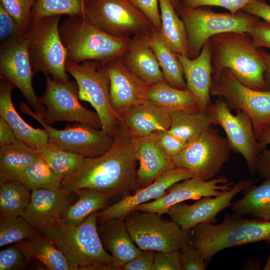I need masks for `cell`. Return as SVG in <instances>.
Returning a JSON list of instances; mask_svg holds the SVG:
<instances>
[{
	"label": "cell",
	"mask_w": 270,
	"mask_h": 270,
	"mask_svg": "<svg viewBox=\"0 0 270 270\" xmlns=\"http://www.w3.org/2000/svg\"><path fill=\"white\" fill-rule=\"evenodd\" d=\"M98 212L78 226L61 219L42 234L64 255L71 270H116L98 230Z\"/></svg>",
	"instance_id": "obj_2"
},
{
	"label": "cell",
	"mask_w": 270,
	"mask_h": 270,
	"mask_svg": "<svg viewBox=\"0 0 270 270\" xmlns=\"http://www.w3.org/2000/svg\"><path fill=\"white\" fill-rule=\"evenodd\" d=\"M154 29L132 37L120 56L130 70L150 86L166 81L150 44V35Z\"/></svg>",
	"instance_id": "obj_23"
},
{
	"label": "cell",
	"mask_w": 270,
	"mask_h": 270,
	"mask_svg": "<svg viewBox=\"0 0 270 270\" xmlns=\"http://www.w3.org/2000/svg\"><path fill=\"white\" fill-rule=\"evenodd\" d=\"M194 176H198L186 168L175 167L169 170L134 194L126 195L118 202L98 212V220L102 222L111 218L124 220L140 205L162 196L175 183Z\"/></svg>",
	"instance_id": "obj_20"
},
{
	"label": "cell",
	"mask_w": 270,
	"mask_h": 270,
	"mask_svg": "<svg viewBox=\"0 0 270 270\" xmlns=\"http://www.w3.org/2000/svg\"><path fill=\"white\" fill-rule=\"evenodd\" d=\"M14 244L23 252L28 262L38 260L50 270H71L63 253L41 232Z\"/></svg>",
	"instance_id": "obj_28"
},
{
	"label": "cell",
	"mask_w": 270,
	"mask_h": 270,
	"mask_svg": "<svg viewBox=\"0 0 270 270\" xmlns=\"http://www.w3.org/2000/svg\"><path fill=\"white\" fill-rule=\"evenodd\" d=\"M264 241L270 244V221L226 214L220 224L204 222L190 231V244L208 264L221 250Z\"/></svg>",
	"instance_id": "obj_4"
},
{
	"label": "cell",
	"mask_w": 270,
	"mask_h": 270,
	"mask_svg": "<svg viewBox=\"0 0 270 270\" xmlns=\"http://www.w3.org/2000/svg\"><path fill=\"white\" fill-rule=\"evenodd\" d=\"M153 270H182L178 250L155 252Z\"/></svg>",
	"instance_id": "obj_47"
},
{
	"label": "cell",
	"mask_w": 270,
	"mask_h": 270,
	"mask_svg": "<svg viewBox=\"0 0 270 270\" xmlns=\"http://www.w3.org/2000/svg\"><path fill=\"white\" fill-rule=\"evenodd\" d=\"M161 28L158 34L166 46L176 54L188 57V40L185 25L170 0H158Z\"/></svg>",
	"instance_id": "obj_30"
},
{
	"label": "cell",
	"mask_w": 270,
	"mask_h": 270,
	"mask_svg": "<svg viewBox=\"0 0 270 270\" xmlns=\"http://www.w3.org/2000/svg\"><path fill=\"white\" fill-rule=\"evenodd\" d=\"M88 0H36L32 9V22L42 18L66 14L84 16Z\"/></svg>",
	"instance_id": "obj_39"
},
{
	"label": "cell",
	"mask_w": 270,
	"mask_h": 270,
	"mask_svg": "<svg viewBox=\"0 0 270 270\" xmlns=\"http://www.w3.org/2000/svg\"><path fill=\"white\" fill-rule=\"evenodd\" d=\"M257 140L262 149L266 148L267 145L270 144V126L264 130L258 136Z\"/></svg>",
	"instance_id": "obj_54"
},
{
	"label": "cell",
	"mask_w": 270,
	"mask_h": 270,
	"mask_svg": "<svg viewBox=\"0 0 270 270\" xmlns=\"http://www.w3.org/2000/svg\"><path fill=\"white\" fill-rule=\"evenodd\" d=\"M36 0H0V3L26 34L32 24V12Z\"/></svg>",
	"instance_id": "obj_41"
},
{
	"label": "cell",
	"mask_w": 270,
	"mask_h": 270,
	"mask_svg": "<svg viewBox=\"0 0 270 270\" xmlns=\"http://www.w3.org/2000/svg\"><path fill=\"white\" fill-rule=\"evenodd\" d=\"M34 74L28 52L26 34L16 40L0 46V78L18 88L34 112L43 116L45 108L36 95L32 84Z\"/></svg>",
	"instance_id": "obj_16"
},
{
	"label": "cell",
	"mask_w": 270,
	"mask_h": 270,
	"mask_svg": "<svg viewBox=\"0 0 270 270\" xmlns=\"http://www.w3.org/2000/svg\"><path fill=\"white\" fill-rule=\"evenodd\" d=\"M70 194L61 188L56 190H33L30 202L22 216L42 233L61 219L63 212L70 205Z\"/></svg>",
	"instance_id": "obj_22"
},
{
	"label": "cell",
	"mask_w": 270,
	"mask_h": 270,
	"mask_svg": "<svg viewBox=\"0 0 270 270\" xmlns=\"http://www.w3.org/2000/svg\"><path fill=\"white\" fill-rule=\"evenodd\" d=\"M157 138L166 152L172 158L180 152L187 144L171 134L168 130L161 132Z\"/></svg>",
	"instance_id": "obj_50"
},
{
	"label": "cell",
	"mask_w": 270,
	"mask_h": 270,
	"mask_svg": "<svg viewBox=\"0 0 270 270\" xmlns=\"http://www.w3.org/2000/svg\"><path fill=\"white\" fill-rule=\"evenodd\" d=\"M264 270H270V254L268 256L266 264L263 268Z\"/></svg>",
	"instance_id": "obj_56"
},
{
	"label": "cell",
	"mask_w": 270,
	"mask_h": 270,
	"mask_svg": "<svg viewBox=\"0 0 270 270\" xmlns=\"http://www.w3.org/2000/svg\"><path fill=\"white\" fill-rule=\"evenodd\" d=\"M26 34L0 3V46L16 40Z\"/></svg>",
	"instance_id": "obj_42"
},
{
	"label": "cell",
	"mask_w": 270,
	"mask_h": 270,
	"mask_svg": "<svg viewBox=\"0 0 270 270\" xmlns=\"http://www.w3.org/2000/svg\"><path fill=\"white\" fill-rule=\"evenodd\" d=\"M59 32L67 50V60L75 63L87 60L106 63L119 58L131 38L110 36L82 16L64 20Z\"/></svg>",
	"instance_id": "obj_5"
},
{
	"label": "cell",
	"mask_w": 270,
	"mask_h": 270,
	"mask_svg": "<svg viewBox=\"0 0 270 270\" xmlns=\"http://www.w3.org/2000/svg\"><path fill=\"white\" fill-rule=\"evenodd\" d=\"M181 0H170V2L174 8L181 2Z\"/></svg>",
	"instance_id": "obj_57"
},
{
	"label": "cell",
	"mask_w": 270,
	"mask_h": 270,
	"mask_svg": "<svg viewBox=\"0 0 270 270\" xmlns=\"http://www.w3.org/2000/svg\"><path fill=\"white\" fill-rule=\"evenodd\" d=\"M39 158L36 148L20 140L0 146V182L16 180Z\"/></svg>",
	"instance_id": "obj_31"
},
{
	"label": "cell",
	"mask_w": 270,
	"mask_h": 270,
	"mask_svg": "<svg viewBox=\"0 0 270 270\" xmlns=\"http://www.w3.org/2000/svg\"><path fill=\"white\" fill-rule=\"evenodd\" d=\"M174 10L182 20L188 40V57L193 59L200 52L204 43L218 34L248 32L253 24L260 20L240 10L236 14L216 12L202 6L192 8L180 3Z\"/></svg>",
	"instance_id": "obj_6"
},
{
	"label": "cell",
	"mask_w": 270,
	"mask_h": 270,
	"mask_svg": "<svg viewBox=\"0 0 270 270\" xmlns=\"http://www.w3.org/2000/svg\"><path fill=\"white\" fill-rule=\"evenodd\" d=\"M256 180L250 178L239 180L232 188L216 196H204L188 204L180 202L172 206L167 214L170 220L177 223L186 232L204 222L216 224L217 215L231 206L232 200Z\"/></svg>",
	"instance_id": "obj_17"
},
{
	"label": "cell",
	"mask_w": 270,
	"mask_h": 270,
	"mask_svg": "<svg viewBox=\"0 0 270 270\" xmlns=\"http://www.w3.org/2000/svg\"><path fill=\"white\" fill-rule=\"evenodd\" d=\"M0 80V116L8 122L19 140L36 149L47 143L48 136L46 131L28 124L16 110L12 98L15 86L7 80Z\"/></svg>",
	"instance_id": "obj_27"
},
{
	"label": "cell",
	"mask_w": 270,
	"mask_h": 270,
	"mask_svg": "<svg viewBox=\"0 0 270 270\" xmlns=\"http://www.w3.org/2000/svg\"><path fill=\"white\" fill-rule=\"evenodd\" d=\"M146 100L165 109L170 114L176 112H200L197 100L188 89L174 88L166 81L150 86Z\"/></svg>",
	"instance_id": "obj_29"
},
{
	"label": "cell",
	"mask_w": 270,
	"mask_h": 270,
	"mask_svg": "<svg viewBox=\"0 0 270 270\" xmlns=\"http://www.w3.org/2000/svg\"><path fill=\"white\" fill-rule=\"evenodd\" d=\"M114 138L108 151L97 157L86 158L78 170L62 180L60 188L70 194L90 188L114 196L134 184L138 162L134 140L118 131Z\"/></svg>",
	"instance_id": "obj_1"
},
{
	"label": "cell",
	"mask_w": 270,
	"mask_h": 270,
	"mask_svg": "<svg viewBox=\"0 0 270 270\" xmlns=\"http://www.w3.org/2000/svg\"><path fill=\"white\" fill-rule=\"evenodd\" d=\"M254 46L270 49V24L260 20L254 22L248 32Z\"/></svg>",
	"instance_id": "obj_48"
},
{
	"label": "cell",
	"mask_w": 270,
	"mask_h": 270,
	"mask_svg": "<svg viewBox=\"0 0 270 270\" xmlns=\"http://www.w3.org/2000/svg\"><path fill=\"white\" fill-rule=\"evenodd\" d=\"M205 112L212 124L218 125L224 130L231 149L243 156L250 173L256 172L258 156L264 150L256 139L252 121L248 114L236 110V114H233L221 97L210 104Z\"/></svg>",
	"instance_id": "obj_15"
},
{
	"label": "cell",
	"mask_w": 270,
	"mask_h": 270,
	"mask_svg": "<svg viewBox=\"0 0 270 270\" xmlns=\"http://www.w3.org/2000/svg\"><path fill=\"white\" fill-rule=\"evenodd\" d=\"M20 109L42 126L48 134L49 142L84 158L102 155L114 142V138L102 128L80 123L68 124L63 130L54 128L44 122L42 114L32 110L24 101L20 104Z\"/></svg>",
	"instance_id": "obj_13"
},
{
	"label": "cell",
	"mask_w": 270,
	"mask_h": 270,
	"mask_svg": "<svg viewBox=\"0 0 270 270\" xmlns=\"http://www.w3.org/2000/svg\"><path fill=\"white\" fill-rule=\"evenodd\" d=\"M182 270H205L208 264L200 253L190 242L183 244L178 250Z\"/></svg>",
	"instance_id": "obj_43"
},
{
	"label": "cell",
	"mask_w": 270,
	"mask_h": 270,
	"mask_svg": "<svg viewBox=\"0 0 270 270\" xmlns=\"http://www.w3.org/2000/svg\"><path fill=\"white\" fill-rule=\"evenodd\" d=\"M168 132L188 144L204 132L212 124L206 112H176L170 114Z\"/></svg>",
	"instance_id": "obj_35"
},
{
	"label": "cell",
	"mask_w": 270,
	"mask_h": 270,
	"mask_svg": "<svg viewBox=\"0 0 270 270\" xmlns=\"http://www.w3.org/2000/svg\"><path fill=\"white\" fill-rule=\"evenodd\" d=\"M16 181L30 190L60 188L62 178L40 157L30 164L17 178Z\"/></svg>",
	"instance_id": "obj_38"
},
{
	"label": "cell",
	"mask_w": 270,
	"mask_h": 270,
	"mask_svg": "<svg viewBox=\"0 0 270 270\" xmlns=\"http://www.w3.org/2000/svg\"><path fill=\"white\" fill-rule=\"evenodd\" d=\"M18 140L8 122L0 116V146L12 144Z\"/></svg>",
	"instance_id": "obj_52"
},
{
	"label": "cell",
	"mask_w": 270,
	"mask_h": 270,
	"mask_svg": "<svg viewBox=\"0 0 270 270\" xmlns=\"http://www.w3.org/2000/svg\"><path fill=\"white\" fill-rule=\"evenodd\" d=\"M27 262L23 252L15 244L0 252V270L22 269Z\"/></svg>",
	"instance_id": "obj_44"
},
{
	"label": "cell",
	"mask_w": 270,
	"mask_h": 270,
	"mask_svg": "<svg viewBox=\"0 0 270 270\" xmlns=\"http://www.w3.org/2000/svg\"><path fill=\"white\" fill-rule=\"evenodd\" d=\"M150 20L158 32L161 28V18L158 0H128Z\"/></svg>",
	"instance_id": "obj_46"
},
{
	"label": "cell",
	"mask_w": 270,
	"mask_h": 270,
	"mask_svg": "<svg viewBox=\"0 0 270 270\" xmlns=\"http://www.w3.org/2000/svg\"><path fill=\"white\" fill-rule=\"evenodd\" d=\"M260 50L264 57L266 63V68L264 74V77L268 90H270V54L263 49Z\"/></svg>",
	"instance_id": "obj_55"
},
{
	"label": "cell",
	"mask_w": 270,
	"mask_h": 270,
	"mask_svg": "<svg viewBox=\"0 0 270 270\" xmlns=\"http://www.w3.org/2000/svg\"><path fill=\"white\" fill-rule=\"evenodd\" d=\"M243 191L242 197L231 206L233 214L270 221V178H265L258 186L252 184Z\"/></svg>",
	"instance_id": "obj_32"
},
{
	"label": "cell",
	"mask_w": 270,
	"mask_h": 270,
	"mask_svg": "<svg viewBox=\"0 0 270 270\" xmlns=\"http://www.w3.org/2000/svg\"><path fill=\"white\" fill-rule=\"evenodd\" d=\"M31 198V191L16 180L0 182V216H22Z\"/></svg>",
	"instance_id": "obj_36"
},
{
	"label": "cell",
	"mask_w": 270,
	"mask_h": 270,
	"mask_svg": "<svg viewBox=\"0 0 270 270\" xmlns=\"http://www.w3.org/2000/svg\"><path fill=\"white\" fill-rule=\"evenodd\" d=\"M178 56L183 67L187 89L195 96L200 112H205L210 104L212 83V49L209 40L195 58H190L184 54H178Z\"/></svg>",
	"instance_id": "obj_24"
},
{
	"label": "cell",
	"mask_w": 270,
	"mask_h": 270,
	"mask_svg": "<svg viewBox=\"0 0 270 270\" xmlns=\"http://www.w3.org/2000/svg\"><path fill=\"white\" fill-rule=\"evenodd\" d=\"M251 0H182L180 3L192 8L201 6H220L236 14L242 10Z\"/></svg>",
	"instance_id": "obj_45"
},
{
	"label": "cell",
	"mask_w": 270,
	"mask_h": 270,
	"mask_svg": "<svg viewBox=\"0 0 270 270\" xmlns=\"http://www.w3.org/2000/svg\"><path fill=\"white\" fill-rule=\"evenodd\" d=\"M226 138L211 126L172 158L176 167L195 172L204 180L215 178L230 156Z\"/></svg>",
	"instance_id": "obj_12"
},
{
	"label": "cell",
	"mask_w": 270,
	"mask_h": 270,
	"mask_svg": "<svg viewBox=\"0 0 270 270\" xmlns=\"http://www.w3.org/2000/svg\"><path fill=\"white\" fill-rule=\"evenodd\" d=\"M170 121L168 112L146 100L118 114L117 131L133 139L156 136L170 129Z\"/></svg>",
	"instance_id": "obj_19"
},
{
	"label": "cell",
	"mask_w": 270,
	"mask_h": 270,
	"mask_svg": "<svg viewBox=\"0 0 270 270\" xmlns=\"http://www.w3.org/2000/svg\"><path fill=\"white\" fill-rule=\"evenodd\" d=\"M98 230L104 246L112 258L116 270L122 269L142 250L134 242L124 220L111 218L100 222Z\"/></svg>",
	"instance_id": "obj_26"
},
{
	"label": "cell",
	"mask_w": 270,
	"mask_h": 270,
	"mask_svg": "<svg viewBox=\"0 0 270 270\" xmlns=\"http://www.w3.org/2000/svg\"><path fill=\"white\" fill-rule=\"evenodd\" d=\"M150 41L165 80L174 88L186 90L183 67L178 54L166 46L155 29L151 32Z\"/></svg>",
	"instance_id": "obj_34"
},
{
	"label": "cell",
	"mask_w": 270,
	"mask_h": 270,
	"mask_svg": "<svg viewBox=\"0 0 270 270\" xmlns=\"http://www.w3.org/2000/svg\"><path fill=\"white\" fill-rule=\"evenodd\" d=\"M154 251L141 250L132 260L123 266L124 270H153Z\"/></svg>",
	"instance_id": "obj_49"
},
{
	"label": "cell",
	"mask_w": 270,
	"mask_h": 270,
	"mask_svg": "<svg viewBox=\"0 0 270 270\" xmlns=\"http://www.w3.org/2000/svg\"><path fill=\"white\" fill-rule=\"evenodd\" d=\"M234 184L224 176L210 180L198 176L192 177L170 186L161 198L142 204L135 210L156 212L162 216L168 214L173 206L190 200H198L204 196H216L230 190Z\"/></svg>",
	"instance_id": "obj_18"
},
{
	"label": "cell",
	"mask_w": 270,
	"mask_h": 270,
	"mask_svg": "<svg viewBox=\"0 0 270 270\" xmlns=\"http://www.w3.org/2000/svg\"><path fill=\"white\" fill-rule=\"evenodd\" d=\"M78 200L70 204L61 216V220L66 224L78 226L92 214L104 209L113 195L90 188L75 190Z\"/></svg>",
	"instance_id": "obj_33"
},
{
	"label": "cell",
	"mask_w": 270,
	"mask_h": 270,
	"mask_svg": "<svg viewBox=\"0 0 270 270\" xmlns=\"http://www.w3.org/2000/svg\"><path fill=\"white\" fill-rule=\"evenodd\" d=\"M39 156L62 180L78 170L85 158L48 142L37 148Z\"/></svg>",
	"instance_id": "obj_37"
},
{
	"label": "cell",
	"mask_w": 270,
	"mask_h": 270,
	"mask_svg": "<svg viewBox=\"0 0 270 270\" xmlns=\"http://www.w3.org/2000/svg\"><path fill=\"white\" fill-rule=\"evenodd\" d=\"M242 10L270 24V4L264 0H251Z\"/></svg>",
	"instance_id": "obj_51"
},
{
	"label": "cell",
	"mask_w": 270,
	"mask_h": 270,
	"mask_svg": "<svg viewBox=\"0 0 270 270\" xmlns=\"http://www.w3.org/2000/svg\"><path fill=\"white\" fill-rule=\"evenodd\" d=\"M66 68L78 84L80 100L91 104L100 118L102 129L114 137L118 114L111 104L110 82L104 63L87 60L80 64L66 60Z\"/></svg>",
	"instance_id": "obj_8"
},
{
	"label": "cell",
	"mask_w": 270,
	"mask_h": 270,
	"mask_svg": "<svg viewBox=\"0 0 270 270\" xmlns=\"http://www.w3.org/2000/svg\"><path fill=\"white\" fill-rule=\"evenodd\" d=\"M46 90L39 98L45 108L42 119L47 124L68 121L102 128L96 112L85 108L79 102L78 86L76 81L62 82L46 76Z\"/></svg>",
	"instance_id": "obj_14"
},
{
	"label": "cell",
	"mask_w": 270,
	"mask_h": 270,
	"mask_svg": "<svg viewBox=\"0 0 270 270\" xmlns=\"http://www.w3.org/2000/svg\"><path fill=\"white\" fill-rule=\"evenodd\" d=\"M256 172L262 178H270V150L266 148L259 154Z\"/></svg>",
	"instance_id": "obj_53"
},
{
	"label": "cell",
	"mask_w": 270,
	"mask_h": 270,
	"mask_svg": "<svg viewBox=\"0 0 270 270\" xmlns=\"http://www.w3.org/2000/svg\"><path fill=\"white\" fill-rule=\"evenodd\" d=\"M210 94L222 98L230 109L240 110L250 117L257 138L270 126V90H257L238 81L224 68L212 76Z\"/></svg>",
	"instance_id": "obj_9"
},
{
	"label": "cell",
	"mask_w": 270,
	"mask_h": 270,
	"mask_svg": "<svg viewBox=\"0 0 270 270\" xmlns=\"http://www.w3.org/2000/svg\"><path fill=\"white\" fill-rule=\"evenodd\" d=\"M134 210L124 219L136 245L142 250L154 252L178 250L190 241V232L183 230L172 220L156 212Z\"/></svg>",
	"instance_id": "obj_10"
},
{
	"label": "cell",
	"mask_w": 270,
	"mask_h": 270,
	"mask_svg": "<svg viewBox=\"0 0 270 270\" xmlns=\"http://www.w3.org/2000/svg\"><path fill=\"white\" fill-rule=\"evenodd\" d=\"M60 15L47 16L32 22L26 33L28 52L34 74L42 72L54 80H69L66 68L67 50L59 32Z\"/></svg>",
	"instance_id": "obj_7"
},
{
	"label": "cell",
	"mask_w": 270,
	"mask_h": 270,
	"mask_svg": "<svg viewBox=\"0 0 270 270\" xmlns=\"http://www.w3.org/2000/svg\"><path fill=\"white\" fill-rule=\"evenodd\" d=\"M40 232L32 226L22 216H0V246L16 243L33 237Z\"/></svg>",
	"instance_id": "obj_40"
},
{
	"label": "cell",
	"mask_w": 270,
	"mask_h": 270,
	"mask_svg": "<svg viewBox=\"0 0 270 270\" xmlns=\"http://www.w3.org/2000/svg\"><path fill=\"white\" fill-rule=\"evenodd\" d=\"M84 16L105 32L118 38H131L154 28L128 0H88Z\"/></svg>",
	"instance_id": "obj_11"
},
{
	"label": "cell",
	"mask_w": 270,
	"mask_h": 270,
	"mask_svg": "<svg viewBox=\"0 0 270 270\" xmlns=\"http://www.w3.org/2000/svg\"><path fill=\"white\" fill-rule=\"evenodd\" d=\"M212 49V76L224 68L246 86L257 90H268L264 74L266 63L258 48L246 32H229L209 38Z\"/></svg>",
	"instance_id": "obj_3"
},
{
	"label": "cell",
	"mask_w": 270,
	"mask_h": 270,
	"mask_svg": "<svg viewBox=\"0 0 270 270\" xmlns=\"http://www.w3.org/2000/svg\"><path fill=\"white\" fill-rule=\"evenodd\" d=\"M134 140L136 156L139 164L135 184L144 188L166 172L176 167L172 158L160 143L157 136Z\"/></svg>",
	"instance_id": "obj_25"
},
{
	"label": "cell",
	"mask_w": 270,
	"mask_h": 270,
	"mask_svg": "<svg viewBox=\"0 0 270 270\" xmlns=\"http://www.w3.org/2000/svg\"><path fill=\"white\" fill-rule=\"evenodd\" d=\"M104 64L110 82L111 104L118 114L146 100L150 86L130 70L120 57Z\"/></svg>",
	"instance_id": "obj_21"
}]
</instances>
